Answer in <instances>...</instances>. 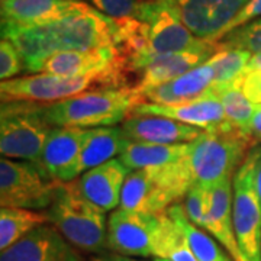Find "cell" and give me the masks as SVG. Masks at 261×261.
I'll list each match as a JSON object with an SVG mask.
<instances>
[{"instance_id": "cell-4", "label": "cell", "mask_w": 261, "mask_h": 261, "mask_svg": "<svg viewBox=\"0 0 261 261\" xmlns=\"http://www.w3.org/2000/svg\"><path fill=\"white\" fill-rule=\"evenodd\" d=\"M106 212L87 200L77 181L58 183L56 199L48 207V221L77 250L100 254L108 238Z\"/></svg>"}, {"instance_id": "cell-25", "label": "cell", "mask_w": 261, "mask_h": 261, "mask_svg": "<svg viewBox=\"0 0 261 261\" xmlns=\"http://www.w3.org/2000/svg\"><path fill=\"white\" fill-rule=\"evenodd\" d=\"M48 215L22 207L0 209V250L5 251L38 226L47 225Z\"/></svg>"}, {"instance_id": "cell-16", "label": "cell", "mask_w": 261, "mask_h": 261, "mask_svg": "<svg viewBox=\"0 0 261 261\" xmlns=\"http://www.w3.org/2000/svg\"><path fill=\"white\" fill-rule=\"evenodd\" d=\"M86 129L73 126H56L44 144L38 160V170L51 181L65 183L67 174L80 154Z\"/></svg>"}, {"instance_id": "cell-39", "label": "cell", "mask_w": 261, "mask_h": 261, "mask_svg": "<svg viewBox=\"0 0 261 261\" xmlns=\"http://www.w3.org/2000/svg\"><path fill=\"white\" fill-rule=\"evenodd\" d=\"M154 261H168V260H163V258H155Z\"/></svg>"}, {"instance_id": "cell-14", "label": "cell", "mask_w": 261, "mask_h": 261, "mask_svg": "<svg viewBox=\"0 0 261 261\" xmlns=\"http://www.w3.org/2000/svg\"><path fill=\"white\" fill-rule=\"evenodd\" d=\"M134 113L164 116L202 130H214L222 126L228 121L218 94H215L211 89H207L206 93L199 97L181 103H173V105L142 103L135 109Z\"/></svg>"}, {"instance_id": "cell-19", "label": "cell", "mask_w": 261, "mask_h": 261, "mask_svg": "<svg viewBox=\"0 0 261 261\" xmlns=\"http://www.w3.org/2000/svg\"><path fill=\"white\" fill-rule=\"evenodd\" d=\"M129 170L119 159L94 167L77 180L83 196L105 212H113L121 205V195Z\"/></svg>"}, {"instance_id": "cell-9", "label": "cell", "mask_w": 261, "mask_h": 261, "mask_svg": "<svg viewBox=\"0 0 261 261\" xmlns=\"http://www.w3.org/2000/svg\"><path fill=\"white\" fill-rule=\"evenodd\" d=\"M54 126L38 113L37 103H2L0 152L5 159L35 163Z\"/></svg>"}, {"instance_id": "cell-32", "label": "cell", "mask_w": 261, "mask_h": 261, "mask_svg": "<svg viewBox=\"0 0 261 261\" xmlns=\"http://www.w3.org/2000/svg\"><path fill=\"white\" fill-rule=\"evenodd\" d=\"M161 258L168 261H199L195 252L192 251L190 245L187 244L185 235L177 228V225L168 235Z\"/></svg>"}, {"instance_id": "cell-37", "label": "cell", "mask_w": 261, "mask_h": 261, "mask_svg": "<svg viewBox=\"0 0 261 261\" xmlns=\"http://www.w3.org/2000/svg\"><path fill=\"white\" fill-rule=\"evenodd\" d=\"M247 70H255V71H261V54H252L250 58V63Z\"/></svg>"}, {"instance_id": "cell-30", "label": "cell", "mask_w": 261, "mask_h": 261, "mask_svg": "<svg viewBox=\"0 0 261 261\" xmlns=\"http://www.w3.org/2000/svg\"><path fill=\"white\" fill-rule=\"evenodd\" d=\"M92 8L102 12L112 19H123L135 16L140 9V0H82Z\"/></svg>"}, {"instance_id": "cell-13", "label": "cell", "mask_w": 261, "mask_h": 261, "mask_svg": "<svg viewBox=\"0 0 261 261\" xmlns=\"http://www.w3.org/2000/svg\"><path fill=\"white\" fill-rule=\"evenodd\" d=\"M218 51L216 42L207 41L203 45L180 53L151 57L134 71L132 83L135 90L166 83L206 63Z\"/></svg>"}, {"instance_id": "cell-22", "label": "cell", "mask_w": 261, "mask_h": 261, "mask_svg": "<svg viewBox=\"0 0 261 261\" xmlns=\"http://www.w3.org/2000/svg\"><path fill=\"white\" fill-rule=\"evenodd\" d=\"M80 0H2V25L34 27L63 18Z\"/></svg>"}, {"instance_id": "cell-24", "label": "cell", "mask_w": 261, "mask_h": 261, "mask_svg": "<svg viewBox=\"0 0 261 261\" xmlns=\"http://www.w3.org/2000/svg\"><path fill=\"white\" fill-rule=\"evenodd\" d=\"M168 216L173 219V222L177 225V228L185 235L187 244L190 245L192 251L195 252L199 261H235L228 254L221 244L212 238V235L203 229L197 228L192 224L187 218L185 206L181 203L173 205L167 211Z\"/></svg>"}, {"instance_id": "cell-33", "label": "cell", "mask_w": 261, "mask_h": 261, "mask_svg": "<svg viewBox=\"0 0 261 261\" xmlns=\"http://www.w3.org/2000/svg\"><path fill=\"white\" fill-rule=\"evenodd\" d=\"M237 86L241 89L245 97L254 105H261V71L247 70L241 79L237 82Z\"/></svg>"}, {"instance_id": "cell-20", "label": "cell", "mask_w": 261, "mask_h": 261, "mask_svg": "<svg viewBox=\"0 0 261 261\" xmlns=\"http://www.w3.org/2000/svg\"><path fill=\"white\" fill-rule=\"evenodd\" d=\"M214 83V68L206 61L193 70L166 83L140 90L144 100L155 105H173L199 97Z\"/></svg>"}, {"instance_id": "cell-1", "label": "cell", "mask_w": 261, "mask_h": 261, "mask_svg": "<svg viewBox=\"0 0 261 261\" xmlns=\"http://www.w3.org/2000/svg\"><path fill=\"white\" fill-rule=\"evenodd\" d=\"M116 19L103 15L86 2L63 18L44 25H2V39H9L23 58L25 70L37 74L51 56L63 51H89L115 47Z\"/></svg>"}, {"instance_id": "cell-18", "label": "cell", "mask_w": 261, "mask_h": 261, "mask_svg": "<svg viewBox=\"0 0 261 261\" xmlns=\"http://www.w3.org/2000/svg\"><path fill=\"white\" fill-rule=\"evenodd\" d=\"M122 130L129 141L152 144H189L203 132L170 118L142 113H132L122 122Z\"/></svg>"}, {"instance_id": "cell-23", "label": "cell", "mask_w": 261, "mask_h": 261, "mask_svg": "<svg viewBox=\"0 0 261 261\" xmlns=\"http://www.w3.org/2000/svg\"><path fill=\"white\" fill-rule=\"evenodd\" d=\"M190 154L189 144H152V142H134L123 149L119 160L129 171L141 168L161 167L170 163L185 159Z\"/></svg>"}, {"instance_id": "cell-35", "label": "cell", "mask_w": 261, "mask_h": 261, "mask_svg": "<svg viewBox=\"0 0 261 261\" xmlns=\"http://www.w3.org/2000/svg\"><path fill=\"white\" fill-rule=\"evenodd\" d=\"M251 140L254 147L261 144V106H257V112L254 115L251 123Z\"/></svg>"}, {"instance_id": "cell-29", "label": "cell", "mask_w": 261, "mask_h": 261, "mask_svg": "<svg viewBox=\"0 0 261 261\" xmlns=\"http://www.w3.org/2000/svg\"><path fill=\"white\" fill-rule=\"evenodd\" d=\"M183 206L189 221L206 231L211 221V189L195 185L185 196Z\"/></svg>"}, {"instance_id": "cell-7", "label": "cell", "mask_w": 261, "mask_h": 261, "mask_svg": "<svg viewBox=\"0 0 261 261\" xmlns=\"http://www.w3.org/2000/svg\"><path fill=\"white\" fill-rule=\"evenodd\" d=\"M260 157V145L250 149L232 177L233 229L247 261H261V202L257 192Z\"/></svg>"}, {"instance_id": "cell-36", "label": "cell", "mask_w": 261, "mask_h": 261, "mask_svg": "<svg viewBox=\"0 0 261 261\" xmlns=\"http://www.w3.org/2000/svg\"><path fill=\"white\" fill-rule=\"evenodd\" d=\"M89 261H145V260H137L134 257H125L121 254H115V252H100L96 254Z\"/></svg>"}, {"instance_id": "cell-15", "label": "cell", "mask_w": 261, "mask_h": 261, "mask_svg": "<svg viewBox=\"0 0 261 261\" xmlns=\"http://www.w3.org/2000/svg\"><path fill=\"white\" fill-rule=\"evenodd\" d=\"M0 261H82V257L57 228L42 225L2 251Z\"/></svg>"}, {"instance_id": "cell-38", "label": "cell", "mask_w": 261, "mask_h": 261, "mask_svg": "<svg viewBox=\"0 0 261 261\" xmlns=\"http://www.w3.org/2000/svg\"><path fill=\"white\" fill-rule=\"evenodd\" d=\"M257 192L261 202V157L258 160V166H257Z\"/></svg>"}, {"instance_id": "cell-6", "label": "cell", "mask_w": 261, "mask_h": 261, "mask_svg": "<svg viewBox=\"0 0 261 261\" xmlns=\"http://www.w3.org/2000/svg\"><path fill=\"white\" fill-rule=\"evenodd\" d=\"M173 228L174 222L167 212L115 209L108 218L106 247L111 252L125 257L161 258Z\"/></svg>"}, {"instance_id": "cell-21", "label": "cell", "mask_w": 261, "mask_h": 261, "mask_svg": "<svg viewBox=\"0 0 261 261\" xmlns=\"http://www.w3.org/2000/svg\"><path fill=\"white\" fill-rule=\"evenodd\" d=\"M232 177L211 187V221L206 232L224 247L235 261H247L238 245L232 219Z\"/></svg>"}, {"instance_id": "cell-31", "label": "cell", "mask_w": 261, "mask_h": 261, "mask_svg": "<svg viewBox=\"0 0 261 261\" xmlns=\"http://www.w3.org/2000/svg\"><path fill=\"white\" fill-rule=\"evenodd\" d=\"M25 70L23 58L20 56L19 49L9 39H2L0 42V79L10 80L15 79L20 71Z\"/></svg>"}, {"instance_id": "cell-28", "label": "cell", "mask_w": 261, "mask_h": 261, "mask_svg": "<svg viewBox=\"0 0 261 261\" xmlns=\"http://www.w3.org/2000/svg\"><path fill=\"white\" fill-rule=\"evenodd\" d=\"M216 45L218 49L235 48L251 54H261V18L233 29L232 32L216 41Z\"/></svg>"}, {"instance_id": "cell-3", "label": "cell", "mask_w": 261, "mask_h": 261, "mask_svg": "<svg viewBox=\"0 0 261 261\" xmlns=\"http://www.w3.org/2000/svg\"><path fill=\"white\" fill-rule=\"evenodd\" d=\"M187 157L161 167L141 168L129 173L122 189V209L163 214L180 203L195 186Z\"/></svg>"}, {"instance_id": "cell-34", "label": "cell", "mask_w": 261, "mask_h": 261, "mask_svg": "<svg viewBox=\"0 0 261 261\" xmlns=\"http://www.w3.org/2000/svg\"><path fill=\"white\" fill-rule=\"evenodd\" d=\"M258 18H261V0H248L247 5L244 6L243 9L240 10V13L232 19V22L224 29L221 38L225 37L229 32H232L233 29L240 28L243 25H247V23H250V22H252V20H255V19Z\"/></svg>"}, {"instance_id": "cell-5", "label": "cell", "mask_w": 261, "mask_h": 261, "mask_svg": "<svg viewBox=\"0 0 261 261\" xmlns=\"http://www.w3.org/2000/svg\"><path fill=\"white\" fill-rule=\"evenodd\" d=\"M254 148L250 135L225 122L214 130H203L190 142L189 166L195 185L214 187L235 174L244 159Z\"/></svg>"}, {"instance_id": "cell-26", "label": "cell", "mask_w": 261, "mask_h": 261, "mask_svg": "<svg viewBox=\"0 0 261 261\" xmlns=\"http://www.w3.org/2000/svg\"><path fill=\"white\" fill-rule=\"evenodd\" d=\"M251 53L244 49L226 48L218 49L207 61L214 68V83L209 89L222 90L226 87L235 86L247 71V67L251 58Z\"/></svg>"}, {"instance_id": "cell-2", "label": "cell", "mask_w": 261, "mask_h": 261, "mask_svg": "<svg viewBox=\"0 0 261 261\" xmlns=\"http://www.w3.org/2000/svg\"><path fill=\"white\" fill-rule=\"evenodd\" d=\"M147 103L134 87L100 89L60 102L38 105L39 116L51 126H115L126 121L135 109Z\"/></svg>"}, {"instance_id": "cell-27", "label": "cell", "mask_w": 261, "mask_h": 261, "mask_svg": "<svg viewBox=\"0 0 261 261\" xmlns=\"http://www.w3.org/2000/svg\"><path fill=\"white\" fill-rule=\"evenodd\" d=\"M212 90V89H211ZM222 103L225 116L233 126L251 137V123L257 112V105L251 103L235 84L222 90H212Z\"/></svg>"}, {"instance_id": "cell-10", "label": "cell", "mask_w": 261, "mask_h": 261, "mask_svg": "<svg viewBox=\"0 0 261 261\" xmlns=\"http://www.w3.org/2000/svg\"><path fill=\"white\" fill-rule=\"evenodd\" d=\"M58 181L48 180L31 161L0 160V205L31 211L48 209L56 199Z\"/></svg>"}, {"instance_id": "cell-40", "label": "cell", "mask_w": 261, "mask_h": 261, "mask_svg": "<svg viewBox=\"0 0 261 261\" xmlns=\"http://www.w3.org/2000/svg\"><path fill=\"white\" fill-rule=\"evenodd\" d=\"M140 2H152V0H140Z\"/></svg>"}, {"instance_id": "cell-12", "label": "cell", "mask_w": 261, "mask_h": 261, "mask_svg": "<svg viewBox=\"0 0 261 261\" xmlns=\"http://www.w3.org/2000/svg\"><path fill=\"white\" fill-rule=\"evenodd\" d=\"M187 29L200 39L216 42L248 0H174Z\"/></svg>"}, {"instance_id": "cell-11", "label": "cell", "mask_w": 261, "mask_h": 261, "mask_svg": "<svg viewBox=\"0 0 261 261\" xmlns=\"http://www.w3.org/2000/svg\"><path fill=\"white\" fill-rule=\"evenodd\" d=\"M135 16L145 25L151 57L186 51L207 42L187 29L174 0L142 2Z\"/></svg>"}, {"instance_id": "cell-8", "label": "cell", "mask_w": 261, "mask_h": 261, "mask_svg": "<svg viewBox=\"0 0 261 261\" xmlns=\"http://www.w3.org/2000/svg\"><path fill=\"white\" fill-rule=\"evenodd\" d=\"M121 87L116 80L109 77H65L49 73H37L3 80L0 83V99L2 103L27 102L48 105L92 90Z\"/></svg>"}, {"instance_id": "cell-41", "label": "cell", "mask_w": 261, "mask_h": 261, "mask_svg": "<svg viewBox=\"0 0 261 261\" xmlns=\"http://www.w3.org/2000/svg\"><path fill=\"white\" fill-rule=\"evenodd\" d=\"M260 106H261V105H260Z\"/></svg>"}, {"instance_id": "cell-17", "label": "cell", "mask_w": 261, "mask_h": 261, "mask_svg": "<svg viewBox=\"0 0 261 261\" xmlns=\"http://www.w3.org/2000/svg\"><path fill=\"white\" fill-rule=\"evenodd\" d=\"M129 142L122 128L118 126H99L86 129L80 154L73 167L70 168L65 183L73 181L86 171L111 161L115 155H121Z\"/></svg>"}]
</instances>
